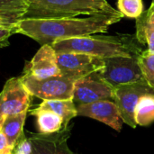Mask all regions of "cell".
Masks as SVG:
<instances>
[{
    "label": "cell",
    "mask_w": 154,
    "mask_h": 154,
    "mask_svg": "<svg viewBox=\"0 0 154 154\" xmlns=\"http://www.w3.org/2000/svg\"><path fill=\"white\" fill-rule=\"evenodd\" d=\"M114 97L115 88L102 79L98 70L78 79L74 84L72 99L76 106L100 100L114 101Z\"/></svg>",
    "instance_id": "7"
},
{
    "label": "cell",
    "mask_w": 154,
    "mask_h": 154,
    "mask_svg": "<svg viewBox=\"0 0 154 154\" xmlns=\"http://www.w3.org/2000/svg\"><path fill=\"white\" fill-rule=\"evenodd\" d=\"M13 147L10 145L7 138L0 130V154H11Z\"/></svg>",
    "instance_id": "22"
},
{
    "label": "cell",
    "mask_w": 154,
    "mask_h": 154,
    "mask_svg": "<svg viewBox=\"0 0 154 154\" xmlns=\"http://www.w3.org/2000/svg\"><path fill=\"white\" fill-rule=\"evenodd\" d=\"M4 116L0 115V129H1V126H2V124H3V121H4Z\"/></svg>",
    "instance_id": "24"
},
{
    "label": "cell",
    "mask_w": 154,
    "mask_h": 154,
    "mask_svg": "<svg viewBox=\"0 0 154 154\" xmlns=\"http://www.w3.org/2000/svg\"><path fill=\"white\" fill-rule=\"evenodd\" d=\"M136 37L91 34L55 41L51 46L56 53H85L100 59L116 56H137L142 52Z\"/></svg>",
    "instance_id": "2"
},
{
    "label": "cell",
    "mask_w": 154,
    "mask_h": 154,
    "mask_svg": "<svg viewBox=\"0 0 154 154\" xmlns=\"http://www.w3.org/2000/svg\"><path fill=\"white\" fill-rule=\"evenodd\" d=\"M27 114L28 112H25L18 115L8 116L4 118L0 130L5 135L10 145L13 148L17 140L23 134V126Z\"/></svg>",
    "instance_id": "17"
},
{
    "label": "cell",
    "mask_w": 154,
    "mask_h": 154,
    "mask_svg": "<svg viewBox=\"0 0 154 154\" xmlns=\"http://www.w3.org/2000/svg\"><path fill=\"white\" fill-rule=\"evenodd\" d=\"M32 97L20 77L9 79L0 92V115L6 117L28 112Z\"/></svg>",
    "instance_id": "8"
},
{
    "label": "cell",
    "mask_w": 154,
    "mask_h": 154,
    "mask_svg": "<svg viewBox=\"0 0 154 154\" xmlns=\"http://www.w3.org/2000/svg\"><path fill=\"white\" fill-rule=\"evenodd\" d=\"M28 112L31 116L36 118V126L38 134H40L51 135L69 128L65 127L64 121L59 115L50 110L38 106L37 108L29 110Z\"/></svg>",
    "instance_id": "13"
},
{
    "label": "cell",
    "mask_w": 154,
    "mask_h": 154,
    "mask_svg": "<svg viewBox=\"0 0 154 154\" xmlns=\"http://www.w3.org/2000/svg\"><path fill=\"white\" fill-rule=\"evenodd\" d=\"M139 67L145 81L154 88V52L148 50L142 51L137 57Z\"/></svg>",
    "instance_id": "19"
},
{
    "label": "cell",
    "mask_w": 154,
    "mask_h": 154,
    "mask_svg": "<svg viewBox=\"0 0 154 154\" xmlns=\"http://www.w3.org/2000/svg\"><path fill=\"white\" fill-rule=\"evenodd\" d=\"M152 5H154V0H152Z\"/></svg>",
    "instance_id": "25"
},
{
    "label": "cell",
    "mask_w": 154,
    "mask_h": 154,
    "mask_svg": "<svg viewBox=\"0 0 154 154\" xmlns=\"http://www.w3.org/2000/svg\"><path fill=\"white\" fill-rule=\"evenodd\" d=\"M147 94H154V88L144 79L115 88L114 101L118 107L121 118L125 124L134 129L137 126L134 118L135 107L140 98Z\"/></svg>",
    "instance_id": "6"
},
{
    "label": "cell",
    "mask_w": 154,
    "mask_h": 154,
    "mask_svg": "<svg viewBox=\"0 0 154 154\" xmlns=\"http://www.w3.org/2000/svg\"><path fill=\"white\" fill-rule=\"evenodd\" d=\"M23 74L37 79L60 75L57 62V53L51 44L42 45L32 60L25 64Z\"/></svg>",
    "instance_id": "11"
},
{
    "label": "cell",
    "mask_w": 154,
    "mask_h": 154,
    "mask_svg": "<svg viewBox=\"0 0 154 154\" xmlns=\"http://www.w3.org/2000/svg\"><path fill=\"white\" fill-rule=\"evenodd\" d=\"M70 127L51 135L32 134L29 136L32 154H75L68 145Z\"/></svg>",
    "instance_id": "12"
},
{
    "label": "cell",
    "mask_w": 154,
    "mask_h": 154,
    "mask_svg": "<svg viewBox=\"0 0 154 154\" xmlns=\"http://www.w3.org/2000/svg\"><path fill=\"white\" fill-rule=\"evenodd\" d=\"M135 37L139 43L146 45L147 50L154 52V5L136 18Z\"/></svg>",
    "instance_id": "14"
},
{
    "label": "cell",
    "mask_w": 154,
    "mask_h": 154,
    "mask_svg": "<svg viewBox=\"0 0 154 154\" xmlns=\"http://www.w3.org/2000/svg\"><path fill=\"white\" fill-rule=\"evenodd\" d=\"M14 33H16V28H0V48L8 45V40Z\"/></svg>",
    "instance_id": "21"
},
{
    "label": "cell",
    "mask_w": 154,
    "mask_h": 154,
    "mask_svg": "<svg viewBox=\"0 0 154 154\" xmlns=\"http://www.w3.org/2000/svg\"><path fill=\"white\" fill-rule=\"evenodd\" d=\"M57 62L60 74L75 80L100 70L104 66V59L77 52L57 53Z\"/></svg>",
    "instance_id": "9"
},
{
    "label": "cell",
    "mask_w": 154,
    "mask_h": 154,
    "mask_svg": "<svg viewBox=\"0 0 154 154\" xmlns=\"http://www.w3.org/2000/svg\"><path fill=\"white\" fill-rule=\"evenodd\" d=\"M98 72L114 88L144 79L137 56H116L104 59V66Z\"/></svg>",
    "instance_id": "5"
},
{
    "label": "cell",
    "mask_w": 154,
    "mask_h": 154,
    "mask_svg": "<svg viewBox=\"0 0 154 154\" xmlns=\"http://www.w3.org/2000/svg\"><path fill=\"white\" fill-rule=\"evenodd\" d=\"M123 17L124 15L116 9L86 18H25L17 24L16 33L28 36L41 45H51L57 40L106 32L111 25L120 22Z\"/></svg>",
    "instance_id": "1"
},
{
    "label": "cell",
    "mask_w": 154,
    "mask_h": 154,
    "mask_svg": "<svg viewBox=\"0 0 154 154\" xmlns=\"http://www.w3.org/2000/svg\"><path fill=\"white\" fill-rule=\"evenodd\" d=\"M0 28H16V27H14V26H11L7 23H5V22L1 21L0 20Z\"/></svg>",
    "instance_id": "23"
},
{
    "label": "cell",
    "mask_w": 154,
    "mask_h": 154,
    "mask_svg": "<svg viewBox=\"0 0 154 154\" xmlns=\"http://www.w3.org/2000/svg\"><path fill=\"white\" fill-rule=\"evenodd\" d=\"M134 118L137 125L149 126L154 123V94L143 96L134 111Z\"/></svg>",
    "instance_id": "18"
},
{
    "label": "cell",
    "mask_w": 154,
    "mask_h": 154,
    "mask_svg": "<svg viewBox=\"0 0 154 154\" xmlns=\"http://www.w3.org/2000/svg\"><path fill=\"white\" fill-rule=\"evenodd\" d=\"M116 9L107 0H29L28 19H60L79 14L94 15Z\"/></svg>",
    "instance_id": "3"
},
{
    "label": "cell",
    "mask_w": 154,
    "mask_h": 154,
    "mask_svg": "<svg viewBox=\"0 0 154 154\" xmlns=\"http://www.w3.org/2000/svg\"><path fill=\"white\" fill-rule=\"evenodd\" d=\"M78 116H86L102 122L117 132H121L123 120L118 107L113 100H100L77 106Z\"/></svg>",
    "instance_id": "10"
},
{
    "label": "cell",
    "mask_w": 154,
    "mask_h": 154,
    "mask_svg": "<svg viewBox=\"0 0 154 154\" xmlns=\"http://www.w3.org/2000/svg\"><path fill=\"white\" fill-rule=\"evenodd\" d=\"M118 11L128 18H137L143 12V0H117Z\"/></svg>",
    "instance_id": "20"
},
{
    "label": "cell",
    "mask_w": 154,
    "mask_h": 154,
    "mask_svg": "<svg viewBox=\"0 0 154 154\" xmlns=\"http://www.w3.org/2000/svg\"><path fill=\"white\" fill-rule=\"evenodd\" d=\"M39 106L59 115L63 119L66 128L69 127L70 121L78 116L77 106L75 105L73 99L42 100Z\"/></svg>",
    "instance_id": "16"
},
{
    "label": "cell",
    "mask_w": 154,
    "mask_h": 154,
    "mask_svg": "<svg viewBox=\"0 0 154 154\" xmlns=\"http://www.w3.org/2000/svg\"><path fill=\"white\" fill-rule=\"evenodd\" d=\"M29 0H0V20L16 27L24 19Z\"/></svg>",
    "instance_id": "15"
},
{
    "label": "cell",
    "mask_w": 154,
    "mask_h": 154,
    "mask_svg": "<svg viewBox=\"0 0 154 154\" xmlns=\"http://www.w3.org/2000/svg\"><path fill=\"white\" fill-rule=\"evenodd\" d=\"M20 78L30 94L42 100L72 99L74 84L77 81L62 74L43 79L24 74Z\"/></svg>",
    "instance_id": "4"
}]
</instances>
